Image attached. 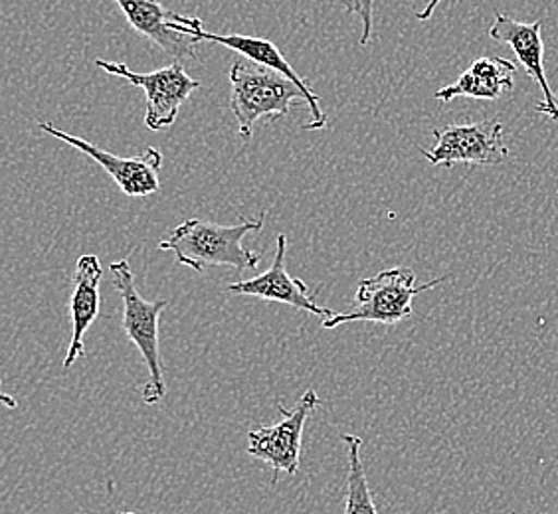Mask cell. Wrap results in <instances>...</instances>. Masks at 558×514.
Segmentation results:
<instances>
[{
	"mask_svg": "<svg viewBox=\"0 0 558 514\" xmlns=\"http://www.w3.org/2000/svg\"><path fill=\"white\" fill-rule=\"evenodd\" d=\"M264 222L266 212H262L258 220H242L236 225L191 218L177 225L159 244V249L172 252L179 264L196 273H203L208 266H230L240 276L244 269H258L262 257L242 246V240L252 232H259Z\"/></svg>",
	"mask_w": 558,
	"mask_h": 514,
	"instance_id": "cell-1",
	"label": "cell"
},
{
	"mask_svg": "<svg viewBox=\"0 0 558 514\" xmlns=\"http://www.w3.org/2000/svg\"><path fill=\"white\" fill-rule=\"evenodd\" d=\"M322 404V397L315 390H307L293 409L279 406L283 416L279 424L269 428L254 429L247 433V453L254 460L268 463L274 469V482H278L279 473L295 475L300 472L301 438L307 418Z\"/></svg>",
	"mask_w": 558,
	"mask_h": 514,
	"instance_id": "cell-7",
	"label": "cell"
},
{
	"mask_svg": "<svg viewBox=\"0 0 558 514\" xmlns=\"http://www.w3.org/2000/svg\"><path fill=\"white\" fill-rule=\"evenodd\" d=\"M230 109L238 121V133L250 139L259 119L278 121L290 113L295 99L305 101V94L271 68L252 60H236L230 68Z\"/></svg>",
	"mask_w": 558,
	"mask_h": 514,
	"instance_id": "cell-2",
	"label": "cell"
},
{
	"mask_svg": "<svg viewBox=\"0 0 558 514\" xmlns=\"http://www.w3.org/2000/svg\"><path fill=\"white\" fill-rule=\"evenodd\" d=\"M343 11L349 14H356L363 22V34H361V46L365 48L371 42L373 26H375V0H339Z\"/></svg>",
	"mask_w": 558,
	"mask_h": 514,
	"instance_id": "cell-16",
	"label": "cell"
},
{
	"mask_svg": "<svg viewBox=\"0 0 558 514\" xmlns=\"http://www.w3.org/2000/svg\"><path fill=\"white\" fill-rule=\"evenodd\" d=\"M38 128L50 137L64 140L70 147H74L82 155L89 157L92 161H96L116 181L119 191L125 196L147 198L150 194L161 191V183H159V171H161L162 164L161 150L149 147L137 157H118L109 150L99 149L89 140L65 133L52 123H38Z\"/></svg>",
	"mask_w": 558,
	"mask_h": 514,
	"instance_id": "cell-8",
	"label": "cell"
},
{
	"mask_svg": "<svg viewBox=\"0 0 558 514\" xmlns=\"http://www.w3.org/2000/svg\"><path fill=\"white\" fill-rule=\"evenodd\" d=\"M341 441L347 450L349 475H347V494H344V514H380L376 509L375 499L368 489L365 465L361 460L363 441L351 433H343Z\"/></svg>",
	"mask_w": 558,
	"mask_h": 514,
	"instance_id": "cell-15",
	"label": "cell"
},
{
	"mask_svg": "<svg viewBox=\"0 0 558 514\" xmlns=\"http://www.w3.org/2000/svg\"><path fill=\"white\" fill-rule=\"evenodd\" d=\"M517 65L505 58H480L463 72L456 84L441 87L434 97L450 103L456 97L495 101L515 87Z\"/></svg>",
	"mask_w": 558,
	"mask_h": 514,
	"instance_id": "cell-14",
	"label": "cell"
},
{
	"mask_svg": "<svg viewBox=\"0 0 558 514\" xmlns=\"http://www.w3.org/2000/svg\"><path fill=\"white\" fill-rule=\"evenodd\" d=\"M286 252H288V236L278 234V237H276V257H274L271 268L264 271V273H259L258 278L238 279L236 283L228 285L226 290H228V293H234V295H247V297L283 303V305H290L293 309L329 319L335 313L327 309V307H319L315 303L312 291H310L305 281L291 278L290 271L286 269Z\"/></svg>",
	"mask_w": 558,
	"mask_h": 514,
	"instance_id": "cell-11",
	"label": "cell"
},
{
	"mask_svg": "<svg viewBox=\"0 0 558 514\" xmlns=\"http://www.w3.org/2000/svg\"><path fill=\"white\" fill-rule=\"evenodd\" d=\"M121 514H137V513H121Z\"/></svg>",
	"mask_w": 558,
	"mask_h": 514,
	"instance_id": "cell-18",
	"label": "cell"
},
{
	"mask_svg": "<svg viewBox=\"0 0 558 514\" xmlns=\"http://www.w3.org/2000/svg\"><path fill=\"white\" fill-rule=\"evenodd\" d=\"M440 2L441 0H428V2H426V7H424L422 11L416 12V19H418L420 22L429 21V19L434 16V12H436Z\"/></svg>",
	"mask_w": 558,
	"mask_h": 514,
	"instance_id": "cell-17",
	"label": "cell"
},
{
	"mask_svg": "<svg viewBox=\"0 0 558 514\" xmlns=\"http://www.w3.org/2000/svg\"><path fill=\"white\" fill-rule=\"evenodd\" d=\"M446 279H432L424 285H416V273L412 269H385L375 278L363 279L354 293L353 307L325 319L323 329H337L349 322L397 325L412 315V301L416 295L438 287Z\"/></svg>",
	"mask_w": 558,
	"mask_h": 514,
	"instance_id": "cell-4",
	"label": "cell"
},
{
	"mask_svg": "<svg viewBox=\"0 0 558 514\" xmlns=\"http://www.w3.org/2000/svg\"><path fill=\"white\" fill-rule=\"evenodd\" d=\"M432 135L436 145L432 149L420 150L434 167L450 169L458 162L492 167L504 162L509 155L504 139V123L494 119L434 128Z\"/></svg>",
	"mask_w": 558,
	"mask_h": 514,
	"instance_id": "cell-6",
	"label": "cell"
},
{
	"mask_svg": "<svg viewBox=\"0 0 558 514\" xmlns=\"http://www.w3.org/2000/svg\"><path fill=\"white\" fill-rule=\"evenodd\" d=\"M96 65L106 74L123 77L130 82L131 86L141 87L145 91L147 97L145 125L150 131H162L174 125L186 99L201 87V82H196L184 72V65L181 62H172L149 74L133 72L125 64L108 62V60H96Z\"/></svg>",
	"mask_w": 558,
	"mask_h": 514,
	"instance_id": "cell-5",
	"label": "cell"
},
{
	"mask_svg": "<svg viewBox=\"0 0 558 514\" xmlns=\"http://www.w3.org/2000/svg\"><path fill=\"white\" fill-rule=\"evenodd\" d=\"M131 28L159 46L174 62H191L196 58V40L177 30L181 14L167 11L159 0H116Z\"/></svg>",
	"mask_w": 558,
	"mask_h": 514,
	"instance_id": "cell-12",
	"label": "cell"
},
{
	"mask_svg": "<svg viewBox=\"0 0 558 514\" xmlns=\"http://www.w3.org/2000/svg\"><path fill=\"white\" fill-rule=\"evenodd\" d=\"M489 38L495 42L505 44L515 52L517 60L525 68L526 74L537 82L538 89L543 91V101L535 111L558 121V99L550 89L547 74H545V42H543V21L526 22L513 21L505 16L504 12L495 14V22L489 28Z\"/></svg>",
	"mask_w": 558,
	"mask_h": 514,
	"instance_id": "cell-10",
	"label": "cell"
},
{
	"mask_svg": "<svg viewBox=\"0 0 558 514\" xmlns=\"http://www.w3.org/2000/svg\"><path fill=\"white\" fill-rule=\"evenodd\" d=\"M101 279H104V269H101L99 257L86 254L75 261L74 287L70 295L72 339L64 358V370L72 368L82 356H86L84 336L99 317Z\"/></svg>",
	"mask_w": 558,
	"mask_h": 514,
	"instance_id": "cell-13",
	"label": "cell"
},
{
	"mask_svg": "<svg viewBox=\"0 0 558 514\" xmlns=\"http://www.w3.org/2000/svg\"><path fill=\"white\" fill-rule=\"evenodd\" d=\"M109 273L113 287L123 301L121 327L149 368V382L143 388V402L147 406L159 404L167 394L159 353V315L169 307V301H147L141 295L130 259H119L111 264Z\"/></svg>",
	"mask_w": 558,
	"mask_h": 514,
	"instance_id": "cell-3",
	"label": "cell"
},
{
	"mask_svg": "<svg viewBox=\"0 0 558 514\" xmlns=\"http://www.w3.org/2000/svg\"><path fill=\"white\" fill-rule=\"evenodd\" d=\"M177 30L184 34V36H191L196 42L206 40V42L220 44V46H225L228 50H234L238 54L244 56V58L256 62V64L266 65V68H271V70H276L279 74L290 77L291 82L305 94V103H307V108L312 111L313 121L307 123V125H303V128L305 131H319V128H325V125H327V115L323 113L319 97L313 94L312 87L307 86V82L291 68L290 62L286 60V56L279 52L278 46L271 42V40L256 38V36H244V34L206 33L201 19L183 16V14H181V19L177 22Z\"/></svg>",
	"mask_w": 558,
	"mask_h": 514,
	"instance_id": "cell-9",
	"label": "cell"
}]
</instances>
